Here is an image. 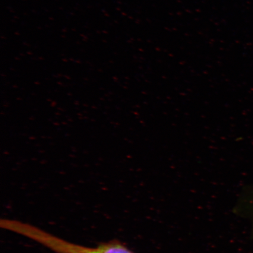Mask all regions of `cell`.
<instances>
[{"mask_svg":"<svg viewBox=\"0 0 253 253\" xmlns=\"http://www.w3.org/2000/svg\"><path fill=\"white\" fill-rule=\"evenodd\" d=\"M251 208H252V212L253 215V202H252Z\"/></svg>","mask_w":253,"mask_h":253,"instance_id":"cell-2","label":"cell"},{"mask_svg":"<svg viewBox=\"0 0 253 253\" xmlns=\"http://www.w3.org/2000/svg\"><path fill=\"white\" fill-rule=\"evenodd\" d=\"M1 226L3 229L33 240L56 253H134L118 242L104 243L96 248L76 245L20 221L4 219Z\"/></svg>","mask_w":253,"mask_h":253,"instance_id":"cell-1","label":"cell"}]
</instances>
